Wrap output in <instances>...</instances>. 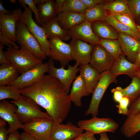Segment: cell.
Returning <instances> with one entry per match:
<instances>
[{
  "instance_id": "cell-45",
  "label": "cell",
  "mask_w": 140,
  "mask_h": 140,
  "mask_svg": "<svg viewBox=\"0 0 140 140\" xmlns=\"http://www.w3.org/2000/svg\"><path fill=\"white\" fill-rule=\"evenodd\" d=\"M65 0H56L55 1V10L57 15L62 12V7Z\"/></svg>"
},
{
  "instance_id": "cell-11",
  "label": "cell",
  "mask_w": 140,
  "mask_h": 140,
  "mask_svg": "<svg viewBox=\"0 0 140 140\" xmlns=\"http://www.w3.org/2000/svg\"><path fill=\"white\" fill-rule=\"evenodd\" d=\"M50 47V58L60 62L61 67L64 68L73 60L71 49L69 44L60 39L52 37L49 39Z\"/></svg>"
},
{
  "instance_id": "cell-33",
  "label": "cell",
  "mask_w": 140,
  "mask_h": 140,
  "mask_svg": "<svg viewBox=\"0 0 140 140\" xmlns=\"http://www.w3.org/2000/svg\"><path fill=\"white\" fill-rule=\"evenodd\" d=\"M106 22L112 26L118 32L125 33L131 37L139 40L140 39L128 26L120 22L111 14L107 16Z\"/></svg>"
},
{
  "instance_id": "cell-28",
  "label": "cell",
  "mask_w": 140,
  "mask_h": 140,
  "mask_svg": "<svg viewBox=\"0 0 140 140\" xmlns=\"http://www.w3.org/2000/svg\"><path fill=\"white\" fill-rule=\"evenodd\" d=\"M17 69L11 64L0 66V86L7 85L19 76Z\"/></svg>"
},
{
  "instance_id": "cell-41",
  "label": "cell",
  "mask_w": 140,
  "mask_h": 140,
  "mask_svg": "<svg viewBox=\"0 0 140 140\" xmlns=\"http://www.w3.org/2000/svg\"><path fill=\"white\" fill-rule=\"evenodd\" d=\"M94 134L91 132L86 131L73 140H96Z\"/></svg>"
},
{
  "instance_id": "cell-4",
  "label": "cell",
  "mask_w": 140,
  "mask_h": 140,
  "mask_svg": "<svg viewBox=\"0 0 140 140\" xmlns=\"http://www.w3.org/2000/svg\"><path fill=\"white\" fill-rule=\"evenodd\" d=\"M17 42L41 60L47 57L36 38L29 31L26 25L18 20L16 24Z\"/></svg>"
},
{
  "instance_id": "cell-8",
  "label": "cell",
  "mask_w": 140,
  "mask_h": 140,
  "mask_svg": "<svg viewBox=\"0 0 140 140\" xmlns=\"http://www.w3.org/2000/svg\"><path fill=\"white\" fill-rule=\"evenodd\" d=\"M53 121L51 119L36 118L23 124L25 132L40 140H51Z\"/></svg>"
},
{
  "instance_id": "cell-3",
  "label": "cell",
  "mask_w": 140,
  "mask_h": 140,
  "mask_svg": "<svg viewBox=\"0 0 140 140\" xmlns=\"http://www.w3.org/2000/svg\"><path fill=\"white\" fill-rule=\"evenodd\" d=\"M11 102L16 105V112L18 118L22 123H26L36 118L51 119L47 113L41 111L40 106L31 98L22 95L20 100L12 101Z\"/></svg>"
},
{
  "instance_id": "cell-27",
  "label": "cell",
  "mask_w": 140,
  "mask_h": 140,
  "mask_svg": "<svg viewBox=\"0 0 140 140\" xmlns=\"http://www.w3.org/2000/svg\"><path fill=\"white\" fill-rule=\"evenodd\" d=\"M103 6L104 9L109 12L110 14H126L133 17L127 0L108 1L103 3Z\"/></svg>"
},
{
  "instance_id": "cell-13",
  "label": "cell",
  "mask_w": 140,
  "mask_h": 140,
  "mask_svg": "<svg viewBox=\"0 0 140 140\" xmlns=\"http://www.w3.org/2000/svg\"><path fill=\"white\" fill-rule=\"evenodd\" d=\"M23 13L21 9L18 8L14 9L9 15L0 14V33L15 42L17 41V23Z\"/></svg>"
},
{
  "instance_id": "cell-25",
  "label": "cell",
  "mask_w": 140,
  "mask_h": 140,
  "mask_svg": "<svg viewBox=\"0 0 140 140\" xmlns=\"http://www.w3.org/2000/svg\"><path fill=\"white\" fill-rule=\"evenodd\" d=\"M55 4V1L53 0H40L37 8L42 25L46 24L57 16Z\"/></svg>"
},
{
  "instance_id": "cell-30",
  "label": "cell",
  "mask_w": 140,
  "mask_h": 140,
  "mask_svg": "<svg viewBox=\"0 0 140 140\" xmlns=\"http://www.w3.org/2000/svg\"><path fill=\"white\" fill-rule=\"evenodd\" d=\"M132 79L129 86L124 88H120L123 97L128 98L131 103L140 95V79L136 76Z\"/></svg>"
},
{
  "instance_id": "cell-51",
  "label": "cell",
  "mask_w": 140,
  "mask_h": 140,
  "mask_svg": "<svg viewBox=\"0 0 140 140\" xmlns=\"http://www.w3.org/2000/svg\"><path fill=\"white\" fill-rule=\"evenodd\" d=\"M134 63L140 65V51L136 55Z\"/></svg>"
},
{
  "instance_id": "cell-44",
  "label": "cell",
  "mask_w": 140,
  "mask_h": 140,
  "mask_svg": "<svg viewBox=\"0 0 140 140\" xmlns=\"http://www.w3.org/2000/svg\"><path fill=\"white\" fill-rule=\"evenodd\" d=\"M4 45L0 44V64H9L10 63L6 57L3 50Z\"/></svg>"
},
{
  "instance_id": "cell-48",
  "label": "cell",
  "mask_w": 140,
  "mask_h": 140,
  "mask_svg": "<svg viewBox=\"0 0 140 140\" xmlns=\"http://www.w3.org/2000/svg\"><path fill=\"white\" fill-rule=\"evenodd\" d=\"M20 135L17 130L9 134L7 140H20Z\"/></svg>"
},
{
  "instance_id": "cell-6",
  "label": "cell",
  "mask_w": 140,
  "mask_h": 140,
  "mask_svg": "<svg viewBox=\"0 0 140 140\" xmlns=\"http://www.w3.org/2000/svg\"><path fill=\"white\" fill-rule=\"evenodd\" d=\"M25 9L19 20L25 24L33 36L39 43L41 48L46 57H49L50 47L47 39L43 29L34 21L32 17L33 12L28 7H24Z\"/></svg>"
},
{
  "instance_id": "cell-17",
  "label": "cell",
  "mask_w": 140,
  "mask_h": 140,
  "mask_svg": "<svg viewBox=\"0 0 140 140\" xmlns=\"http://www.w3.org/2000/svg\"><path fill=\"white\" fill-rule=\"evenodd\" d=\"M67 32L72 39L80 40L93 45L99 44L100 39L94 32L90 22L85 20Z\"/></svg>"
},
{
  "instance_id": "cell-32",
  "label": "cell",
  "mask_w": 140,
  "mask_h": 140,
  "mask_svg": "<svg viewBox=\"0 0 140 140\" xmlns=\"http://www.w3.org/2000/svg\"><path fill=\"white\" fill-rule=\"evenodd\" d=\"M22 95L20 89L15 85L0 86V101L11 99L13 101L20 99Z\"/></svg>"
},
{
  "instance_id": "cell-14",
  "label": "cell",
  "mask_w": 140,
  "mask_h": 140,
  "mask_svg": "<svg viewBox=\"0 0 140 140\" xmlns=\"http://www.w3.org/2000/svg\"><path fill=\"white\" fill-rule=\"evenodd\" d=\"M17 108L15 104L10 103L6 99L0 101V117L9 124V134L23 128V124L19 121L16 113Z\"/></svg>"
},
{
  "instance_id": "cell-31",
  "label": "cell",
  "mask_w": 140,
  "mask_h": 140,
  "mask_svg": "<svg viewBox=\"0 0 140 140\" xmlns=\"http://www.w3.org/2000/svg\"><path fill=\"white\" fill-rule=\"evenodd\" d=\"M99 44L104 48L115 60L123 53L118 39H100Z\"/></svg>"
},
{
  "instance_id": "cell-46",
  "label": "cell",
  "mask_w": 140,
  "mask_h": 140,
  "mask_svg": "<svg viewBox=\"0 0 140 140\" xmlns=\"http://www.w3.org/2000/svg\"><path fill=\"white\" fill-rule=\"evenodd\" d=\"M9 134L6 126L0 127V140H7Z\"/></svg>"
},
{
  "instance_id": "cell-10",
  "label": "cell",
  "mask_w": 140,
  "mask_h": 140,
  "mask_svg": "<svg viewBox=\"0 0 140 140\" xmlns=\"http://www.w3.org/2000/svg\"><path fill=\"white\" fill-rule=\"evenodd\" d=\"M115 60L104 48L98 44L94 46L89 64L101 74L109 71Z\"/></svg>"
},
{
  "instance_id": "cell-36",
  "label": "cell",
  "mask_w": 140,
  "mask_h": 140,
  "mask_svg": "<svg viewBox=\"0 0 140 140\" xmlns=\"http://www.w3.org/2000/svg\"><path fill=\"white\" fill-rule=\"evenodd\" d=\"M19 2L24 7L27 5L28 7L34 13L37 22L39 25H41L39 19L38 9L33 0H19Z\"/></svg>"
},
{
  "instance_id": "cell-20",
  "label": "cell",
  "mask_w": 140,
  "mask_h": 140,
  "mask_svg": "<svg viewBox=\"0 0 140 140\" xmlns=\"http://www.w3.org/2000/svg\"><path fill=\"white\" fill-rule=\"evenodd\" d=\"M84 81L81 74L76 76L73 83L69 98L76 106L80 107L82 105L81 99L83 96L89 95Z\"/></svg>"
},
{
  "instance_id": "cell-9",
  "label": "cell",
  "mask_w": 140,
  "mask_h": 140,
  "mask_svg": "<svg viewBox=\"0 0 140 140\" xmlns=\"http://www.w3.org/2000/svg\"><path fill=\"white\" fill-rule=\"evenodd\" d=\"M48 62L49 64L48 71L49 74L57 79L67 94L69 93L71 85L75 79L77 72L79 71L81 66L76 63L74 65L71 66L68 65V68L65 69L61 67L59 68H55L54 65L53 60L50 58Z\"/></svg>"
},
{
  "instance_id": "cell-23",
  "label": "cell",
  "mask_w": 140,
  "mask_h": 140,
  "mask_svg": "<svg viewBox=\"0 0 140 140\" xmlns=\"http://www.w3.org/2000/svg\"><path fill=\"white\" fill-rule=\"evenodd\" d=\"M40 26L44 30L48 39L55 37L63 41H67L71 38L67 31L60 25L57 17Z\"/></svg>"
},
{
  "instance_id": "cell-26",
  "label": "cell",
  "mask_w": 140,
  "mask_h": 140,
  "mask_svg": "<svg viewBox=\"0 0 140 140\" xmlns=\"http://www.w3.org/2000/svg\"><path fill=\"white\" fill-rule=\"evenodd\" d=\"M122 134L127 138H131L140 131V113L129 115L121 129Z\"/></svg>"
},
{
  "instance_id": "cell-21",
  "label": "cell",
  "mask_w": 140,
  "mask_h": 140,
  "mask_svg": "<svg viewBox=\"0 0 140 140\" xmlns=\"http://www.w3.org/2000/svg\"><path fill=\"white\" fill-rule=\"evenodd\" d=\"M56 17L60 25L67 31L86 20L84 14L74 12H62Z\"/></svg>"
},
{
  "instance_id": "cell-34",
  "label": "cell",
  "mask_w": 140,
  "mask_h": 140,
  "mask_svg": "<svg viewBox=\"0 0 140 140\" xmlns=\"http://www.w3.org/2000/svg\"><path fill=\"white\" fill-rule=\"evenodd\" d=\"M88 9L81 0H65L62 12H71L84 14Z\"/></svg>"
},
{
  "instance_id": "cell-54",
  "label": "cell",
  "mask_w": 140,
  "mask_h": 140,
  "mask_svg": "<svg viewBox=\"0 0 140 140\" xmlns=\"http://www.w3.org/2000/svg\"><path fill=\"white\" fill-rule=\"evenodd\" d=\"M136 76L140 79V70L137 72L136 74Z\"/></svg>"
},
{
  "instance_id": "cell-39",
  "label": "cell",
  "mask_w": 140,
  "mask_h": 140,
  "mask_svg": "<svg viewBox=\"0 0 140 140\" xmlns=\"http://www.w3.org/2000/svg\"><path fill=\"white\" fill-rule=\"evenodd\" d=\"M140 113V95L130 103L128 116L135 115Z\"/></svg>"
},
{
  "instance_id": "cell-56",
  "label": "cell",
  "mask_w": 140,
  "mask_h": 140,
  "mask_svg": "<svg viewBox=\"0 0 140 140\" xmlns=\"http://www.w3.org/2000/svg\"><path fill=\"white\" fill-rule=\"evenodd\" d=\"M139 20L140 21V19H139Z\"/></svg>"
},
{
  "instance_id": "cell-1",
  "label": "cell",
  "mask_w": 140,
  "mask_h": 140,
  "mask_svg": "<svg viewBox=\"0 0 140 140\" xmlns=\"http://www.w3.org/2000/svg\"><path fill=\"white\" fill-rule=\"evenodd\" d=\"M22 95L29 97L44 108L54 122L62 123L71 108L68 95L59 81L48 75L20 89Z\"/></svg>"
},
{
  "instance_id": "cell-7",
  "label": "cell",
  "mask_w": 140,
  "mask_h": 140,
  "mask_svg": "<svg viewBox=\"0 0 140 140\" xmlns=\"http://www.w3.org/2000/svg\"><path fill=\"white\" fill-rule=\"evenodd\" d=\"M77 125L83 130L99 134L107 132L114 133L119 127L118 124L110 118H100L97 116H93L89 120H80Z\"/></svg>"
},
{
  "instance_id": "cell-15",
  "label": "cell",
  "mask_w": 140,
  "mask_h": 140,
  "mask_svg": "<svg viewBox=\"0 0 140 140\" xmlns=\"http://www.w3.org/2000/svg\"><path fill=\"white\" fill-rule=\"evenodd\" d=\"M73 59L80 65L89 64L94 46L79 39H72L69 44Z\"/></svg>"
},
{
  "instance_id": "cell-2",
  "label": "cell",
  "mask_w": 140,
  "mask_h": 140,
  "mask_svg": "<svg viewBox=\"0 0 140 140\" xmlns=\"http://www.w3.org/2000/svg\"><path fill=\"white\" fill-rule=\"evenodd\" d=\"M20 45L19 49L13 46L11 48L8 47L3 53L10 64L17 69L20 75L43 63V61L36 57L23 46Z\"/></svg>"
},
{
  "instance_id": "cell-55",
  "label": "cell",
  "mask_w": 140,
  "mask_h": 140,
  "mask_svg": "<svg viewBox=\"0 0 140 140\" xmlns=\"http://www.w3.org/2000/svg\"><path fill=\"white\" fill-rule=\"evenodd\" d=\"M10 1L12 3H14L16 2V1L15 0H10Z\"/></svg>"
},
{
  "instance_id": "cell-16",
  "label": "cell",
  "mask_w": 140,
  "mask_h": 140,
  "mask_svg": "<svg viewBox=\"0 0 140 140\" xmlns=\"http://www.w3.org/2000/svg\"><path fill=\"white\" fill-rule=\"evenodd\" d=\"M83 130L70 122L65 124L53 122L50 138L51 140H73Z\"/></svg>"
},
{
  "instance_id": "cell-29",
  "label": "cell",
  "mask_w": 140,
  "mask_h": 140,
  "mask_svg": "<svg viewBox=\"0 0 140 140\" xmlns=\"http://www.w3.org/2000/svg\"><path fill=\"white\" fill-rule=\"evenodd\" d=\"M103 4H101L88 8L84 14L86 20L90 22L96 21H106L109 14L108 11L104 8Z\"/></svg>"
},
{
  "instance_id": "cell-42",
  "label": "cell",
  "mask_w": 140,
  "mask_h": 140,
  "mask_svg": "<svg viewBox=\"0 0 140 140\" xmlns=\"http://www.w3.org/2000/svg\"><path fill=\"white\" fill-rule=\"evenodd\" d=\"M88 8H90L101 4L104 3L108 1L104 0H81Z\"/></svg>"
},
{
  "instance_id": "cell-37",
  "label": "cell",
  "mask_w": 140,
  "mask_h": 140,
  "mask_svg": "<svg viewBox=\"0 0 140 140\" xmlns=\"http://www.w3.org/2000/svg\"><path fill=\"white\" fill-rule=\"evenodd\" d=\"M130 99L128 97H124L119 102V104L116 105L118 109V113L120 114L128 116L129 109L128 106L130 103Z\"/></svg>"
},
{
  "instance_id": "cell-50",
  "label": "cell",
  "mask_w": 140,
  "mask_h": 140,
  "mask_svg": "<svg viewBox=\"0 0 140 140\" xmlns=\"http://www.w3.org/2000/svg\"><path fill=\"white\" fill-rule=\"evenodd\" d=\"M100 135V137L99 140H110L106 132L101 133Z\"/></svg>"
},
{
  "instance_id": "cell-43",
  "label": "cell",
  "mask_w": 140,
  "mask_h": 140,
  "mask_svg": "<svg viewBox=\"0 0 140 140\" xmlns=\"http://www.w3.org/2000/svg\"><path fill=\"white\" fill-rule=\"evenodd\" d=\"M120 87H117L111 90V92L113 94L114 100L118 103L123 97V94L120 90Z\"/></svg>"
},
{
  "instance_id": "cell-35",
  "label": "cell",
  "mask_w": 140,
  "mask_h": 140,
  "mask_svg": "<svg viewBox=\"0 0 140 140\" xmlns=\"http://www.w3.org/2000/svg\"><path fill=\"white\" fill-rule=\"evenodd\" d=\"M111 15L119 21L129 27L136 35L139 37L137 26L136 25L133 17L126 14Z\"/></svg>"
},
{
  "instance_id": "cell-5",
  "label": "cell",
  "mask_w": 140,
  "mask_h": 140,
  "mask_svg": "<svg viewBox=\"0 0 140 140\" xmlns=\"http://www.w3.org/2000/svg\"><path fill=\"white\" fill-rule=\"evenodd\" d=\"M116 77L111 74L109 71L101 74L99 81L95 87L89 107L85 113V115L92 114L97 116L100 101L108 86L113 82H116Z\"/></svg>"
},
{
  "instance_id": "cell-52",
  "label": "cell",
  "mask_w": 140,
  "mask_h": 140,
  "mask_svg": "<svg viewBox=\"0 0 140 140\" xmlns=\"http://www.w3.org/2000/svg\"><path fill=\"white\" fill-rule=\"evenodd\" d=\"M6 121L3 119L0 118V127H3L6 126Z\"/></svg>"
},
{
  "instance_id": "cell-24",
  "label": "cell",
  "mask_w": 140,
  "mask_h": 140,
  "mask_svg": "<svg viewBox=\"0 0 140 140\" xmlns=\"http://www.w3.org/2000/svg\"><path fill=\"white\" fill-rule=\"evenodd\" d=\"M79 71L88 92L90 94L92 93L99 81L101 74L89 64L81 66Z\"/></svg>"
},
{
  "instance_id": "cell-18",
  "label": "cell",
  "mask_w": 140,
  "mask_h": 140,
  "mask_svg": "<svg viewBox=\"0 0 140 140\" xmlns=\"http://www.w3.org/2000/svg\"><path fill=\"white\" fill-rule=\"evenodd\" d=\"M118 40L123 54L131 62L134 63L140 51V41L124 33L118 32Z\"/></svg>"
},
{
  "instance_id": "cell-19",
  "label": "cell",
  "mask_w": 140,
  "mask_h": 140,
  "mask_svg": "<svg viewBox=\"0 0 140 140\" xmlns=\"http://www.w3.org/2000/svg\"><path fill=\"white\" fill-rule=\"evenodd\" d=\"M140 70V65L130 62L122 53L115 60L109 71L116 77L120 75L125 74L132 78L136 76L137 72Z\"/></svg>"
},
{
  "instance_id": "cell-38",
  "label": "cell",
  "mask_w": 140,
  "mask_h": 140,
  "mask_svg": "<svg viewBox=\"0 0 140 140\" xmlns=\"http://www.w3.org/2000/svg\"><path fill=\"white\" fill-rule=\"evenodd\" d=\"M127 1L133 18L140 15V0H127Z\"/></svg>"
},
{
  "instance_id": "cell-49",
  "label": "cell",
  "mask_w": 140,
  "mask_h": 140,
  "mask_svg": "<svg viewBox=\"0 0 140 140\" xmlns=\"http://www.w3.org/2000/svg\"><path fill=\"white\" fill-rule=\"evenodd\" d=\"M9 11L5 9L2 3L0 2V14L7 15L10 14Z\"/></svg>"
},
{
  "instance_id": "cell-22",
  "label": "cell",
  "mask_w": 140,
  "mask_h": 140,
  "mask_svg": "<svg viewBox=\"0 0 140 140\" xmlns=\"http://www.w3.org/2000/svg\"><path fill=\"white\" fill-rule=\"evenodd\" d=\"M91 24L94 32L100 39H118V32L106 22L94 21Z\"/></svg>"
},
{
  "instance_id": "cell-53",
  "label": "cell",
  "mask_w": 140,
  "mask_h": 140,
  "mask_svg": "<svg viewBox=\"0 0 140 140\" xmlns=\"http://www.w3.org/2000/svg\"><path fill=\"white\" fill-rule=\"evenodd\" d=\"M137 28L138 30V36L140 39V26L139 25H137Z\"/></svg>"
},
{
  "instance_id": "cell-40",
  "label": "cell",
  "mask_w": 140,
  "mask_h": 140,
  "mask_svg": "<svg viewBox=\"0 0 140 140\" xmlns=\"http://www.w3.org/2000/svg\"><path fill=\"white\" fill-rule=\"evenodd\" d=\"M0 44L5 45L11 48L13 46L18 49L20 48L15 42L10 40L1 33H0Z\"/></svg>"
},
{
  "instance_id": "cell-47",
  "label": "cell",
  "mask_w": 140,
  "mask_h": 140,
  "mask_svg": "<svg viewBox=\"0 0 140 140\" xmlns=\"http://www.w3.org/2000/svg\"><path fill=\"white\" fill-rule=\"evenodd\" d=\"M20 140H40L37 139L28 134L23 132L20 134Z\"/></svg>"
},
{
  "instance_id": "cell-12",
  "label": "cell",
  "mask_w": 140,
  "mask_h": 140,
  "mask_svg": "<svg viewBox=\"0 0 140 140\" xmlns=\"http://www.w3.org/2000/svg\"><path fill=\"white\" fill-rule=\"evenodd\" d=\"M49 66L48 61L39 64L20 74L16 80L7 86L15 85L20 89L31 85L48 72Z\"/></svg>"
}]
</instances>
